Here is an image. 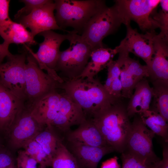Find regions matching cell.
<instances>
[{
  "mask_svg": "<svg viewBox=\"0 0 168 168\" xmlns=\"http://www.w3.org/2000/svg\"><path fill=\"white\" fill-rule=\"evenodd\" d=\"M57 24L63 31L71 27L81 35L86 25L95 15L106 6L102 0L54 1Z\"/></svg>",
  "mask_w": 168,
  "mask_h": 168,
  "instance_id": "3957f363",
  "label": "cell"
},
{
  "mask_svg": "<svg viewBox=\"0 0 168 168\" xmlns=\"http://www.w3.org/2000/svg\"><path fill=\"white\" fill-rule=\"evenodd\" d=\"M155 135L143 123L140 117L135 118L131 123L125 151L149 163L158 164L161 160L153 149L152 140Z\"/></svg>",
  "mask_w": 168,
  "mask_h": 168,
  "instance_id": "ba28073f",
  "label": "cell"
},
{
  "mask_svg": "<svg viewBox=\"0 0 168 168\" xmlns=\"http://www.w3.org/2000/svg\"><path fill=\"white\" fill-rule=\"evenodd\" d=\"M44 37V41L39 44L37 52L34 53L28 47L26 49L35 58L42 69L46 70L50 76L55 73V69L61 51L60 47L62 42L67 40V34L57 33L52 30L45 31L39 34Z\"/></svg>",
  "mask_w": 168,
  "mask_h": 168,
  "instance_id": "30bf717a",
  "label": "cell"
},
{
  "mask_svg": "<svg viewBox=\"0 0 168 168\" xmlns=\"http://www.w3.org/2000/svg\"><path fill=\"white\" fill-rule=\"evenodd\" d=\"M121 100L101 111L92 120L107 144L122 153L126 148L131 123Z\"/></svg>",
  "mask_w": 168,
  "mask_h": 168,
  "instance_id": "7a4b0ae2",
  "label": "cell"
},
{
  "mask_svg": "<svg viewBox=\"0 0 168 168\" xmlns=\"http://www.w3.org/2000/svg\"><path fill=\"white\" fill-rule=\"evenodd\" d=\"M62 141L74 157L78 168H97L103 156L114 151L109 146L94 147L64 140Z\"/></svg>",
  "mask_w": 168,
  "mask_h": 168,
  "instance_id": "9a60e30c",
  "label": "cell"
},
{
  "mask_svg": "<svg viewBox=\"0 0 168 168\" xmlns=\"http://www.w3.org/2000/svg\"><path fill=\"white\" fill-rule=\"evenodd\" d=\"M55 10L54 1L49 0L29 15L22 17L17 21L26 28H29L34 37L45 31L59 30L63 31L57 24L54 14Z\"/></svg>",
  "mask_w": 168,
  "mask_h": 168,
  "instance_id": "5bb4252c",
  "label": "cell"
},
{
  "mask_svg": "<svg viewBox=\"0 0 168 168\" xmlns=\"http://www.w3.org/2000/svg\"><path fill=\"white\" fill-rule=\"evenodd\" d=\"M118 12L126 26L131 20L135 21L142 30L147 31L159 28L151 17L160 0H117L114 1Z\"/></svg>",
  "mask_w": 168,
  "mask_h": 168,
  "instance_id": "52a82bcc",
  "label": "cell"
},
{
  "mask_svg": "<svg viewBox=\"0 0 168 168\" xmlns=\"http://www.w3.org/2000/svg\"><path fill=\"white\" fill-rule=\"evenodd\" d=\"M22 148L27 154L40 165L41 168L51 166L52 160L46 154L40 144L34 138L26 142Z\"/></svg>",
  "mask_w": 168,
  "mask_h": 168,
  "instance_id": "4316f807",
  "label": "cell"
},
{
  "mask_svg": "<svg viewBox=\"0 0 168 168\" xmlns=\"http://www.w3.org/2000/svg\"><path fill=\"white\" fill-rule=\"evenodd\" d=\"M59 89L82 109L86 119H92L116 101L97 78H78L60 83Z\"/></svg>",
  "mask_w": 168,
  "mask_h": 168,
  "instance_id": "6da1fadb",
  "label": "cell"
},
{
  "mask_svg": "<svg viewBox=\"0 0 168 168\" xmlns=\"http://www.w3.org/2000/svg\"><path fill=\"white\" fill-rule=\"evenodd\" d=\"M11 166V165L10 166H9V167H8L7 168H10Z\"/></svg>",
  "mask_w": 168,
  "mask_h": 168,
  "instance_id": "ab89813d",
  "label": "cell"
},
{
  "mask_svg": "<svg viewBox=\"0 0 168 168\" xmlns=\"http://www.w3.org/2000/svg\"><path fill=\"white\" fill-rule=\"evenodd\" d=\"M153 91L154 110L167 122L168 120V82L160 80L152 82Z\"/></svg>",
  "mask_w": 168,
  "mask_h": 168,
  "instance_id": "cb8c5ba5",
  "label": "cell"
},
{
  "mask_svg": "<svg viewBox=\"0 0 168 168\" xmlns=\"http://www.w3.org/2000/svg\"><path fill=\"white\" fill-rule=\"evenodd\" d=\"M160 4L161 9L151 17L158 24L161 29L159 35L168 39V0H161Z\"/></svg>",
  "mask_w": 168,
  "mask_h": 168,
  "instance_id": "f1b7e54d",
  "label": "cell"
},
{
  "mask_svg": "<svg viewBox=\"0 0 168 168\" xmlns=\"http://www.w3.org/2000/svg\"><path fill=\"white\" fill-rule=\"evenodd\" d=\"M143 123L155 134L161 137L165 142L168 141V124L162 116L150 109L139 114Z\"/></svg>",
  "mask_w": 168,
  "mask_h": 168,
  "instance_id": "d4e9b609",
  "label": "cell"
},
{
  "mask_svg": "<svg viewBox=\"0 0 168 168\" xmlns=\"http://www.w3.org/2000/svg\"><path fill=\"white\" fill-rule=\"evenodd\" d=\"M67 34L70 46L60 51L55 69L63 81L78 78L89 61L92 51L77 32L70 31Z\"/></svg>",
  "mask_w": 168,
  "mask_h": 168,
  "instance_id": "277c9868",
  "label": "cell"
},
{
  "mask_svg": "<svg viewBox=\"0 0 168 168\" xmlns=\"http://www.w3.org/2000/svg\"><path fill=\"white\" fill-rule=\"evenodd\" d=\"M10 168H16L14 166V164L13 163L12 164Z\"/></svg>",
  "mask_w": 168,
  "mask_h": 168,
  "instance_id": "f35d334b",
  "label": "cell"
},
{
  "mask_svg": "<svg viewBox=\"0 0 168 168\" xmlns=\"http://www.w3.org/2000/svg\"><path fill=\"white\" fill-rule=\"evenodd\" d=\"M25 67V109L30 111L35 104L47 95L59 89L60 83L44 72L33 57L26 54Z\"/></svg>",
  "mask_w": 168,
  "mask_h": 168,
  "instance_id": "5b68a950",
  "label": "cell"
},
{
  "mask_svg": "<svg viewBox=\"0 0 168 168\" xmlns=\"http://www.w3.org/2000/svg\"><path fill=\"white\" fill-rule=\"evenodd\" d=\"M116 156L108 159L102 163L100 168H120Z\"/></svg>",
  "mask_w": 168,
  "mask_h": 168,
  "instance_id": "8d00e7d4",
  "label": "cell"
},
{
  "mask_svg": "<svg viewBox=\"0 0 168 168\" xmlns=\"http://www.w3.org/2000/svg\"><path fill=\"white\" fill-rule=\"evenodd\" d=\"M168 40L159 34L154 38V53L147 66L151 81H162L168 82Z\"/></svg>",
  "mask_w": 168,
  "mask_h": 168,
  "instance_id": "e0dca14e",
  "label": "cell"
},
{
  "mask_svg": "<svg viewBox=\"0 0 168 168\" xmlns=\"http://www.w3.org/2000/svg\"><path fill=\"white\" fill-rule=\"evenodd\" d=\"M52 168H78L75 159L63 143L59 142L53 156Z\"/></svg>",
  "mask_w": 168,
  "mask_h": 168,
  "instance_id": "484cf974",
  "label": "cell"
},
{
  "mask_svg": "<svg viewBox=\"0 0 168 168\" xmlns=\"http://www.w3.org/2000/svg\"><path fill=\"white\" fill-rule=\"evenodd\" d=\"M26 53L12 54L0 64V79L2 83L24 103L25 86Z\"/></svg>",
  "mask_w": 168,
  "mask_h": 168,
  "instance_id": "9c48e42d",
  "label": "cell"
},
{
  "mask_svg": "<svg viewBox=\"0 0 168 168\" xmlns=\"http://www.w3.org/2000/svg\"><path fill=\"white\" fill-rule=\"evenodd\" d=\"M162 155V159L160 160L156 168H168V147L167 142H165L163 144Z\"/></svg>",
  "mask_w": 168,
  "mask_h": 168,
  "instance_id": "d590c367",
  "label": "cell"
},
{
  "mask_svg": "<svg viewBox=\"0 0 168 168\" xmlns=\"http://www.w3.org/2000/svg\"><path fill=\"white\" fill-rule=\"evenodd\" d=\"M135 91L130 98L126 110L129 117L136 114H140L149 110L150 105L153 97L152 87L148 81L143 79L136 85Z\"/></svg>",
  "mask_w": 168,
  "mask_h": 168,
  "instance_id": "44dd1931",
  "label": "cell"
},
{
  "mask_svg": "<svg viewBox=\"0 0 168 168\" xmlns=\"http://www.w3.org/2000/svg\"><path fill=\"white\" fill-rule=\"evenodd\" d=\"M126 26V36L119 46L141 58L148 66L153 54L154 38L156 34L154 30L147 31L145 34H140L130 24Z\"/></svg>",
  "mask_w": 168,
  "mask_h": 168,
  "instance_id": "8fae6325",
  "label": "cell"
},
{
  "mask_svg": "<svg viewBox=\"0 0 168 168\" xmlns=\"http://www.w3.org/2000/svg\"><path fill=\"white\" fill-rule=\"evenodd\" d=\"M122 87L119 78L115 79L112 82L108 92L114 98L121 99Z\"/></svg>",
  "mask_w": 168,
  "mask_h": 168,
  "instance_id": "836d02e7",
  "label": "cell"
},
{
  "mask_svg": "<svg viewBox=\"0 0 168 168\" xmlns=\"http://www.w3.org/2000/svg\"><path fill=\"white\" fill-rule=\"evenodd\" d=\"M86 119L81 107L64 92L60 93L58 114L50 128L56 133H62L63 138L73 126L79 125Z\"/></svg>",
  "mask_w": 168,
  "mask_h": 168,
  "instance_id": "4fadbf2b",
  "label": "cell"
},
{
  "mask_svg": "<svg viewBox=\"0 0 168 168\" xmlns=\"http://www.w3.org/2000/svg\"><path fill=\"white\" fill-rule=\"evenodd\" d=\"M14 163L11 156L8 152L0 151V168H7Z\"/></svg>",
  "mask_w": 168,
  "mask_h": 168,
  "instance_id": "e575fe53",
  "label": "cell"
},
{
  "mask_svg": "<svg viewBox=\"0 0 168 168\" xmlns=\"http://www.w3.org/2000/svg\"><path fill=\"white\" fill-rule=\"evenodd\" d=\"M122 168H156L158 164L149 163L127 151L121 153Z\"/></svg>",
  "mask_w": 168,
  "mask_h": 168,
  "instance_id": "83f0119b",
  "label": "cell"
},
{
  "mask_svg": "<svg viewBox=\"0 0 168 168\" xmlns=\"http://www.w3.org/2000/svg\"><path fill=\"white\" fill-rule=\"evenodd\" d=\"M45 128L24 107L8 131L10 144L14 149L22 148L26 142L33 138Z\"/></svg>",
  "mask_w": 168,
  "mask_h": 168,
  "instance_id": "7c38bea8",
  "label": "cell"
},
{
  "mask_svg": "<svg viewBox=\"0 0 168 168\" xmlns=\"http://www.w3.org/2000/svg\"><path fill=\"white\" fill-rule=\"evenodd\" d=\"M63 140L94 147L110 146L91 119H86L75 129L69 131Z\"/></svg>",
  "mask_w": 168,
  "mask_h": 168,
  "instance_id": "ffe728a7",
  "label": "cell"
},
{
  "mask_svg": "<svg viewBox=\"0 0 168 168\" xmlns=\"http://www.w3.org/2000/svg\"><path fill=\"white\" fill-rule=\"evenodd\" d=\"M148 68L125 53L119 78L122 85V95L126 98L132 96L135 86L143 79L148 77Z\"/></svg>",
  "mask_w": 168,
  "mask_h": 168,
  "instance_id": "2e32d148",
  "label": "cell"
},
{
  "mask_svg": "<svg viewBox=\"0 0 168 168\" xmlns=\"http://www.w3.org/2000/svg\"><path fill=\"white\" fill-rule=\"evenodd\" d=\"M10 2V0H0V25L11 20L9 15Z\"/></svg>",
  "mask_w": 168,
  "mask_h": 168,
  "instance_id": "d6a6232c",
  "label": "cell"
},
{
  "mask_svg": "<svg viewBox=\"0 0 168 168\" xmlns=\"http://www.w3.org/2000/svg\"><path fill=\"white\" fill-rule=\"evenodd\" d=\"M124 24L116 5L107 6L93 16L84 27L80 35L92 51L104 47L102 40Z\"/></svg>",
  "mask_w": 168,
  "mask_h": 168,
  "instance_id": "8992f818",
  "label": "cell"
},
{
  "mask_svg": "<svg viewBox=\"0 0 168 168\" xmlns=\"http://www.w3.org/2000/svg\"><path fill=\"white\" fill-rule=\"evenodd\" d=\"M0 35L3 43L8 46L11 44H26L30 46L37 44L30 32L21 24L12 20L0 25Z\"/></svg>",
  "mask_w": 168,
  "mask_h": 168,
  "instance_id": "603a6c76",
  "label": "cell"
},
{
  "mask_svg": "<svg viewBox=\"0 0 168 168\" xmlns=\"http://www.w3.org/2000/svg\"><path fill=\"white\" fill-rule=\"evenodd\" d=\"M24 107L23 101L5 86L0 79V130L8 132Z\"/></svg>",
  "mask_w": 168,
  "mask_h": 168,
  "instance_id": "ac0fdd59",
  "label": "cell"
},
{
  "mask_svg": "<svg viewBox=\"0 0 168 168\" xmlns=\"http://www.w3.org/2000/svg\"><path fill=\"white\" fill-rule=\"evenodd\" d=\"M59 108L60 93L56 91L40 99L29 111L42 126L50 128L58 114Z\"/></svg>",
  "mask_w": 168,
  "mask_h": 168,
  "instance_id": "d6986e66",
  "label": "cell"
},
{
  "mask_svg": "<svg viewBox=\"0 0 168 168\" xmlns=\"http://www.w3.org/2000/svg\"><path fill=\"white\" fill-rule=\"evenodd\" d=\"M16 168H36V161L27 154L24 150L18 152Z\"/></svg>",
  "mask_w": 168,
  "mask_h": 168,
  "instance_id": "1f68e13d",
  "label": "cell"
},
{
  "mask_svg": "<svg viewBox=\"0 0 168 168\" xmlns=\"http://www.w3.org/2000/svg\"><path fill=\"white\" fill-rule=\"evenodd\" d=\"M49 0H21L25 3L24 7L19 10L14 15V19L17 20L20 18L27 16L35 9L44 5Z\"/></svg>",
  "mask_w": 168,
  "mask_h": 168,
  "instance_id": "4dcf8cb0",
  "label": "cell"
},
{
  "mask_svg": "<svg viewBox=\"0 0 168 168\" xmlns=\"http://www.w3.org/2000/svg\"><path fill=\"white\" fill-rule=\"evenodd\" d=\"M119 52L118 46L114 49L104 46L92 50L90 61L78 78H94L100 72L107 67Z\"/></svg>",
  "mask_w": 168,
  "mask_h": 168,
  "instance_id": "7402d4cb",
  "label": "cell"
},
{
  "mask_svg": "<svg viewBox=\"0 0 168 168\" xmlns=\"http://www.w3.org/2000/svg\"><path fill=\"white\" fill-rule=\"evenodd\" d=\"M9 46L3 42L0 44V64L2 63L5 57H9L12 54L8 50Z\"/></svg>",
  "mask_w": 168,
  "mask_h": 168,
  "instance_id": "74e56055",
  "label": "cell"
},
{
  "mask_svg": "<svg viewBox=\"0 0 168 168\" xmlns=\"http://www.w3.org/2000/svg\"><path fill=\"white\" fill-rule=\"evenodd\" d=\"M119 53L118 59L115 61H111L107 66L108 68L107 77L105 83L103 85L108 92L113 81L115 79L119 78L124 54L121 52Z\"/></svg>",
  "mask_w": 168,
  "mask_h": 168,
  "instance_id": "f546056e",
  "label": "cell"
}]
</instances>
